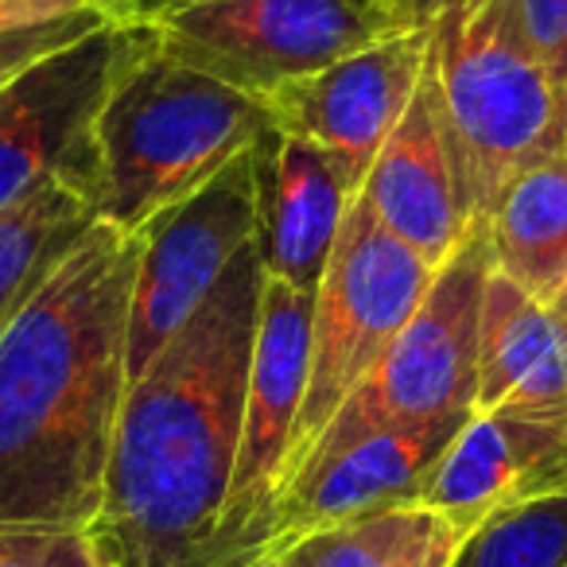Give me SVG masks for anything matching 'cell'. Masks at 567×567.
<instances>
[{"mask_svg": "<svg viewBox=\"0 0 567 567\" xmlns=\"http://www.w3.org/2000/svg\"><path fill=\"white\" fill-rule=\"evenodd\" d=\"M141 234L94 221L0 334V533L86 536L128 389Z\"/></svg>", "mask_w": 567, "mask_h": 567, "instance_id": "obj_1", "label": "cell"}, {"mask_svg": "<svg viewBox=\"0 0 567 567\" xmlns=\"http://www.w3.org/2000/svg\"><path fill=\"white\" fill-rule=\"evenodd\" d=\"M260 292L265 268L252 241L190 323L128 381L102 509L86 533L110 567H221Z\"/></svg>", "mask_w": 567, "mask_h": 567, "instance_id": "obj_2", "label": "cell"}, {"mask_svg": "<svg viewBox=\"0 0 567 567\" xmlns=\"http://www.w3.org/2000/svg\"><path fill=\"white\" fill-rule=\"evenodd\" d=\"M272 133L268 105L152 43L113 86L94 125V218L141 234Z\"/></svg>", "mask_w": 567, "mask_h": 567, "instance_id": "obj_3", "label": "cell"}, {"mask_svg": "<svg viewBox=\"0 0 567 567\" xmlns=\"http://www.w3.org/2000/svg\"><path fill=\"white\" fill-rule=\"evenodd\" d=\"M427 32L471 226H486L513 172L567 148L556 79L528 40L520 0H443Z\"/></svg>", "mask_w": 567, "mask_h": 567, "instance_id": "obj_4", "label": "cell"}, {"mask_svg": "<svg viewBox=\"0 0 567 567\" xmlns=\"http://www.w3.org/2000/svg\"><path fill=\"white\" fill-rule=\"evenodd\" d=\"M489 265L494 260H489L486 226L474 221L458 249L435 268L424 300L401 327L378 370L334 412L300 474L385 427L471 416L474 389H478L482 288H486Z\"/></svg>", "mask_w": 567, "mask_h": 567, "instance_id": "obj_5", "label": "cell"}, {"mask_svg": "<svg viewBox=\"0 0 567 567\" xmlns=\"http://www.w3.org/2000/svg\"><path fill=\"white\" fill-rule=\"evenodd\" d=\"M435 268H427L409 245L378 226L362 198H354L342 221L339 245L316 292L308 347V385L296 420L284 494L308 463L311 447L347 396L378 370L385 350L424 300Z\"/></svg>", "mask_w": 567, "mask_h": 567, "instance_id": "obj_6", "label": "cell"}, {"mask_svg": "<svg viewBox=\"0 0 567 567\" xmlns=\"http://www.w3.org/2000/svg\"><path fill=\"white\" fill-rule=\"evenodd\" d=\"M152 32L175 63L265 102L404 28L378 0H190Z\"/></svg>", "mask_w": 567, "mask_h": 567, "instance_id": "obj_7", "label": "cell"}, {"mask_svg": "<svg viewBox=\"0 0 567 567\" xmlns=\"http://www.w3.org/2000/svg\"><path fill=\"white\" fill-rule=\"evenodd\" d=\"M152 43V24L105 20L0 86V214L55 179L94 203L97 113Z\"/></svg>", "mask_w": 567, "mask_h": 567, "instance_id": "obj_8", "label": "cell"}, {"mask_svg": "<svg viewBox=\"0 0 567 567\" xmlns=\"http://www.w3.org/2000/svg\"><path fill=\"white\" fill-rule=\"evenodd\" d=\"M311 316L316 296L265 276L245 389L241 447L221 513V567H260L272 556V525L308 385Z\"/></svg>", "mask_w": 567, "mask_h": 567, "instance_id": "obj_9", "label": "cell"}, {"mask_svg": "<svg viewBox=\"0 0 567 567\" xmlns=\"http://www.w3.org/2000/svg\"><path fill=\"white\" fill-rule=\"evenodd\" d=\"M257 241L252 148L203 190L141 229V268L128 319V381L190 323L237 252Z\"/></svg>", "mask_w": 567, "mask_h": 567, "instance_id": "obj_10", "label": "cell"}, {"mask_svg": "<svg viewBox=\"0 0 567 567\" xmlns=\"http://www.w3.org/2000/svg\"><path fill=\"white\" fill-rule=\"evenodd\" d=\"M432 32L412 28L339 59L327 71L265 97L276 133L303 136L365 183L381 144L404 117L427 63Z\"/></svg>", "mask_w": 567, "mask_h": 567, "instance_id": "obj_11", "label": "cell"}, {"mask_svg": "<svg viewBox=\"0 0 567 567\" xmlns=\"http://www.w3.org/2000/svg\"><path fill=\"white\" fill-rule=\"evenodd\" d=\"M567 489V416L471 412L416 505L474 533L486 517Z\"/></svg>", "mask_w": 567, "mask_h": 567, "instance_id": "obj_12", "label": "cell"}, {"mask_svg": "<svg viewBox=\"0 0 567 567\" xmlns=\"http://www.w3.org/2000/svg\"><path fill=\"white\" fill-rule=\"evenodd\" d=\"M252 175L260 268L268 280L316 296L362 183L331 152L276 128L252 144Z\"/></svg>", "mask_w": 567, "mask_h": 567, "instance_id": "obj_13", "label": "cell"}, {"mask_svg": "<svg viewBox=\"0 0 567 567\" xmlns=\"http://www.w3.org/2000/svg\"><path fill=\"white\" fill-rule=\"evenodd\" d=\"M358 198L378 218V226L409 245L427 268H440L471 229L432 59L424 63L404 117L370 164Z\"/></svg>", "mask_w": 567, "mask_h": 567, "instance_id": "obj_14", "label": "cell"}, {"mask_svg": "<svg viewBox=\"0 0 567 567\" xmlns=\"http://www.w3.org/2000/svg\"><path fill=\"white\" fill-rule=\"evenodd\" d=\"M466 420L471 416L385 427L308 466L280 497L272 525V556L323 528L416 505L432 466L440 463V455Z\"/></svg>", "mask_w": 567, "mask_h": 567, "instance_id": "obj_15", "label": "cell"}, {"mask_svg": "<svg viewBox=\"0 0 567 567\" xmlns=\"http://www.w3.org/2000/svg\"><path fill=\"white\" fill-rule=\"evenodd\" d=\"M474 412L567 416L564 311L520 292L494 265L482 288Z\"/></svg>", "mask_w": 567, "mask_h": 567, "instance_id": "obj_16", "label": "cell"}, {"mask_svg": "<svg viewBox=\"0 0 567 567\" xmlns=\"http://www.w3.org/2000/svg\"><path fill=\"white\" fill-rule=\"evenodd\" d=\"M489 260L520 292L559 308L567 296V148L513 172L486 214Z\"/></svg>", "mask_w": 567, "mask_h": 567, "instance_id": "obj_17", "label": "cell"}, {"mask_svg": "<svg viewBox=\"0 0 567 567\" xmlns=\"http://www.w3.org/2000/svg\"><path fill=\"white\" fill-rule=\"evenodd\" d=\"M94 221L90 195L66 179L48 183L0 214V334Z\"/></svg>", "mask_w": 567, "mask_h": 567, "instance_id": "obj_18", "label": "cell"}, {"mask_svg": "<svg viewBox=\"0 0 567 567\" xmlns=\"http://www.w3.org/2000/svg\"><path fill=\"white\" fill-rule=\"evenodd\" d=\"M463 540L466 533L447 517L424 505H401L303 536L284 556L292 567H451Z\"/></svg>", "mask_w": 567, "mask_h": 567, "instance_id": "obj_19", "label": "cell"}, {"mask_svg": "<svg viewBox=\"0 0 567 567\" xmlns=\"http://www.w3.org/2000/svg\"><path fill=\"white\" fill-rule=\"evenodd\" d=\"M451 567H567V489L486 517Z\"/></svg>", "mask_w": 567, "mask_h": 567, "instance_id": "obj_20", "label": "cell"}, {"mask_svg": "<svg viewBox=\"0 0 567 567\" xmlns=\"http://www.w3.org/2000/svg\"><path fill=\"white\" fill-rule=\"evenodd\" d=\"M105 20H110L105 12L90 9V12H79V17L51 20V24L4 28V32H0V86L17 79L20 71H28L32 63L48 59L51 51L71 48L74 40H82V35H90L94 28H102Z\"/></svg>", "mask_w": 567, "mask_h": 567, "instance_id": "obj_21", "label": "cell"}, {"mask_svg": "<svg viewBox=\"0 0 567 567\" xmlns=\"http://www.w3.org/2000/svg\"><path fill=\"white\" fill-rule=\"evenodd\" d=\"M0 567H110L86 536L0 533Z\"/></svg>", "mask_w": 567, "mask_h": 567, "instance_id": "obj_22", "label": "cell"}, {"mask_svg": "<svg viewBox=\"0 0 567 567\" xmlns=\"http://www.w3.org/2000/svg\"><path fill=\"white\" fill-rule=\"evenodd\" d=\"M520 17L536 55L559 86V74L567 66V0H520Z\"/></svg>", "mask_w": 567, "mask_h": 567, "instance_id": "obj_23", "label": "cell"}, {"mask_svg": "<svg viewBox=\"0 0 567 567\" xmlns=\"http://www.w3.org/2000/svg\"><path fill=\"white\" fill-rule=\"evenodd\" d=\"M90 9H97L94 0H0V32H4V28L51 24V20L79 17V12H90Z\"/></svg>", "mask_w": 567, "mask_h": 567, "instance_id": "obj_24", "label": "cell"}, {"mask_svg": "<svg viewBox=\"0 0 567 567\" xmlns=\"http://www.w3.org/2000/svg\"><path fill=\"white\" fill-rule=\"evenodd\" d=\"M94 4L117 24H152L156 17L179 9V4H190V0H94Z\"/></svg>", "mask_w": 567, "mask_h": 567, "instance_id": "obj_25", "label": "cell"}, {"mask_svg": "<svg viewBox=\"0 0 567 567\" xmlns=\"http://www.w3.org/2000/svg\"><path fill=\"white\" fill-rule=\"evenodd\" d=\"M378 4L396 20V24L404 28V32H412V28H427V24H432L443 0H378Z\"/></svg>", "mask_w": 567, "mask_h": 567, "instance_id": "obj_26", "label": "cell"}, {"mask_svg": "<svg viewBox=\"0 0 567 567\" xmlns=\"http://www.w3.org/2000/svg\"><path fill=\"white\" fill-rule=\"evenodd\" d=\"M556 97H559V117H564V133H567V66H564V74H559Z\"/></svg>", "mask_w": 567, "mask_h": 567, "instance_id": "obj_27", "label": "cell"}, {"mask_svg": "<svg viewBox=\"0 0 567 567\" xmlns=\"http://www.w3.org/2000/svg\"><path fill=\"white\" fill-rule=\"evenodd\" d=\"M260 567H292V564H288V556H284V551H276V556H268Z\"/></svg>", "mask_w": 567, "mask_h": 567, "instance_id": "obj_28", "label": "cell"}, {"mask_svg": "<svg viewBox=\"0 0 567 567\" xmlns=\"http://www.w3.org/2000/svg\"><path fill=\"white\" fill-rule=\"evenodd\" d=\"M559 311H564V323H567V296H564V303H559Z\"/></svg>", "mask_w": 567, "mask_h": 567, "instance_id": "obj_29", "label": "cell"}]
</instances>
